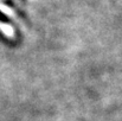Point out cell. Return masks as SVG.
I'll return each instance as SVG.
<instances>
[{
	"instance_id": "obj_1",
	"label": "cell",
	"mask_w": 122,
	"mask_h": 121,
	"mask_svg": "<svg viewBox=\"0 0 122 121\" xmlns=\"http://www.w3.org/2000/svg\"><path fill=\"white\" fill-rule=\"evenodd\" d=\"M0 20H1L2 23H8V18H7L5 14H2L1 12H0Z\"/></svg>"
}]
</instances>
